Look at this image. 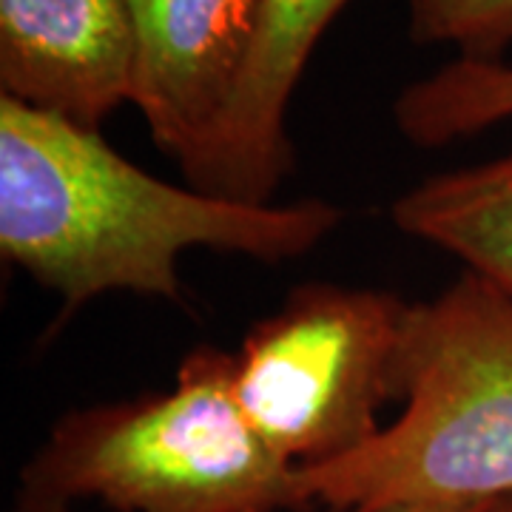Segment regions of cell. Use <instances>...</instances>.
Instances as JSON below:
<instances>
[{
	"label": "cell",
	"mask_w": 512,
	"mask_h": 512,
	"mask_svg": "<svg viewBox=\"0 0 512 512\" xmlns=\"http://www.w3.org/2000/svg\"><path fill=\"white\" fill-rule=\"evenodd\" d=\"M493 512H512V498H504V501H495Z\"/></svg>",
	"instance_id": "4fadbf2b"
},
{
	"label": "cell",
	"mask_w": 512,
	"mask_h": 512,
	"mask_svg": "<svg viewBox=\"0 0 512 512\" xmlns=\"http://www.w3.org/2000/svg\"><path fill=\"white\" fill-rule=\"evenodd\" d=\"M20 487L117 512H311L299 467L239 407L234 353L211 345L191 350L163 393L66 413Z\"/></svg>",
	"instance_id": "3957f363"
},
{
	"label": "cell",
	"mask_w": 512,
	"mask_h": 512,
	"mask_svg": "<svg viewBox=\"0 0 512 512\" xmlns=\"http://www.w3.org/2000/svg\"><path fill=\"white\" fill-rule=\"evenodd\" d=\"M407 237L464 262L512 296V146L490 160L441 171L393 202Z\"/></svg>",
	"instance_id": "ba28073f"
},
{
	"label": "cell",
	"mask_w": 512,
	"mask_h": 512,
	"mask_svg": "<svg viewBox=\"0 0 512 512\" xmlns=\"http://www.w3.org/2000/svg\"><path fill=\"white\" fill-rule=\"evenodd\" d=\"M12 512H72V504L57 501V498H49V495L32 493V490H23V487H20Z\"/></svg>",
	"instance_id": "8fae6325"
},
{
	"label": "cell",
	"mask_w": 512,
	"mask_h": 512,
	"mask_svg": "<svg viewBox=\"0 0 512 512\" xmlns=\"http://www.w3.org/2000/svg\"><path fill=\"white\" fill-rule=\"evenodd\" d=\"M137 72L131 106L154 146L191 163L234 100L265 0H126Z\"/></svg>",
	"instance_id": "5b68a950"
},
{
	"label": "cell",
	"mask_w": 512,
	"mask_h": 512,
	"mask_svg": "<svg viewBox=\"0 0 512 512\" xmlns=\"http://www.w3.org/2000/svg\"><path fill=\"white\" fill-rule=\"evenodd\" d=\"M393 120L416 148H444L512 120V66L456 57L404 86Z\"/></svg>",
	"instance_id": "9c48e42d"
},
{
	"label": "cell",
	"mask_w": 512,
	"mask_h": 512,
	"mask_svg": "<svg viewBox=\"0 0 512 512\" xmlns=\"http://www.w3.org/2000/svg\"><path fill=\"white\" fill-rule=\"evenodd\" d=\"M495 504H476V507H396L384 512H493Z\"/></svg>",
	"instance_id": "7c38bea8"
},
{
	"label": "cell",
	"mask_w": 512,
	"mask_h": 512,
	"mask_svg": "<svg viewBox=\"0 0 512 512\" xmlns=\"http://www.w3.org/2000/svg\"><path fill=\"white\" fill-rule=\"evenodd\" d=\"M328 200L242 202L165 183L100 131L0 94V254L69 308L128 291L180 302V259L311 254L342 225Z\"/></svg>",
	"instance_id": "6da1fadb"
},
{
	"label": "cell",
	"mask_w": 512,
	"mask_h": 512,
	"mask_svg": "<svg viewBox=\"0 0 512 512\" xmlns=\"http://www.w3.org/2000/svg\"><path fill=\"white\" fill-rule=\"evenodd\" d=\"M404 410L365 447L302 467L308 507L384 512L512 498V296L464 271L413 302Z\"/></svg>",
	"instance_id": "7a4b0ae2"
},
{
	"label": "cell",
	"mask_w": 512,
	"mask_h": 512,
	"mask_svg": "<svg viewBox=\"0 0 512 512\" xmlns=\"http://www.w3.org/2000/svg\"><path fill=\"white\" fill-rule=\"evenodd\" d=\"M350 0H265L259 35L234 100L202 151L185 165L188 185L242 202H271L291 174L288 111L316 43Z\"/></svg>",
	"instance_id": "52a82bcc"
},
{
	"label": "cell",
	"mask_w": 512,
	"mask_h": 512,
	"mask_svg": "<svg viewBox=\"0 0 512 512\" xmlns=\"http://www.w3.org/2000/svg\"><path fill=\"white\" fill-rule=\"evenodd\" d=\"M137 40L126 0H0V89L100 131L134 97Z\"/></svg>",
	"instance_id": "8992f818"
},
{
	"label": "cell",
	"mask_w": 512,
	"mask_h": 512,
	"mask_svg": "<svg viewBox=\"0 0 512 512\" xmlns=\"http://www.w3.org/2000/svg\"><path fill=\"white\" fill-rule=\"evenodd\" d=\"M416 43L456 46L458 57L498 63L512 46V0H407Z\"/></svg>",
	"instance_id": "30bf717a"
},
{
	"label": "cell",
	"mask_w": 512,
	"mask_h": 512,
	"mask_svg": "<svg viewBox=\"0 0 512 512\" xmlns=\"http://www.w3.org/2000/svg\"><path fill=\"white\" fill-rule=\"evenodd\" d=\"M410 316L396 293L299 285L234 350L242 413L299 470L365 447L402 399Z\"/></svg>",
	"instance_id": "277c9868"
}]
</instances>
